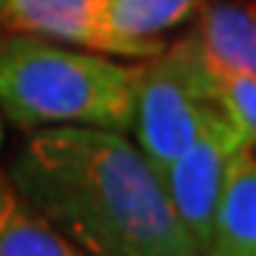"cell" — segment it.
Instances as JSON below:
<instances>
[{"instance_id": "ba28073f", "label": "cell", "mask_w": 256, "mask_h": 256, "mask_svg": "<svg viewBox=\"0 0 256 256\" xmlns=\"http://www.w3.org/2000/svg\"><path fill=\"white\" fill-rule=\"evenodd\" d=\"M208 0H102V23L131 60H146L165 48L162 34L182 26Z\"/></svg>"}, {"instance_id": "3957f363", "label": "cell", "mask_w": 256, "mask_h": 256, "mask_svg": "<svg viewBox=\"0 0 256 256\" xmlns=\"http://www.w3.org/2000/svg\"><path fill=\"white\" fill-rule=\"evenodd\" d=\"M220 108L205 97L191 57L180 43L134 63V146L162 174Z\"/></svg>"}, {"instance_id": "8992f818", "label": "cell", "mask_w": 256, "mask_h": 256, "mask_svg": "<svg viewBox=\"0 0 256 256\" xmlns=\"http://www.w3.org/2000/svg\"><path fill=\"white\" fill-rule=\"evenodd\" d=\"M180 46L202 68L256 74V0H208Z\"/></svg>"}, {"instance_id": "6da1fadb", "label": "cell", "mask_w": 256, "mask_h": 256, "mask_svg": "<svg viewBox=\"0 0 256 256\" xmlns=\"http://www.w3.org/2000/svg\"><path fill=\"white\" fill-rule=\"evenodd\" d=\"M3 171L32 208L88 256H196L160 174L128 134L32 131Z\"/></svg>"}, {"instance_id": "7a4b0ae2", "label": "cell", "mask_w": 256, "mask_h": 256, "mask_svg": "<svg viewBox=\"0 0 256 256\" xmlns=\"http://www.w3.org/2000/svg\"><path fill=\"white\" fill-rule=\"evenodd\" d=\"M0 114L20 131H131L134 66L34 34L0 40Z\"/></svg>"}, {"instance_id": "5b68a950", "label": "cell", "mask_w": 256, "mask_h": 256, "mask_svg": "<svg viewBox=\"0 0 256 256\" xmlns=\"http://www.w3.org/2000/svg\"><path fill=\"white\" fill-rule=\"evenodd\" d=\"M0 23L18 34L128 57L122 43L102 23V0H0Z\"/></svg>"}, {"instance_id": "52a82bcc", "label": "cell", "mask_w": 256, "mask_h": 256, "mask_svg": "<svg viewBox=\"0 0 256 256\" xmlns=\"http://www.w3.org/2000/svg\"><path fill=\"white\" fill-rule=\"evenodd\" d=\"M202 256H256V146L245 140L230 160Z\"/></svg>"}, {"instance_id": "9c48e42d", "label": "cell", "mask_w": 256, "mask_h": 256, "mask_svg": "<svg viewBox=\"0 0 256 256\" xmlns=\"http://www.w3.org/2000/svg\"><path fill=\"white\" fill-rule=\"evenodd\" d=\"M0 256H88L34 210L0 168Z\"/></svg>"}, {"instance_id": "277c9868", "label": "cell", "mask_w": 256, "mask_h": 256, "mask_svg": "<svg viewBox=\"0 0 256 256\" xmlns=\"http://www.w3.org/2000/svg\"><path fill=\"white\" fill-rule=\"evenodd\" d=\"M239 146V131L222 114H216L194 137L191 146L160 174L174 220L196 256H202L208 248L214 210Z\"/></svg>"}, {"instance_id": "30bf717a", "label": "cell", "mask_w": 256, "mask_h": 256, "mask_svg": "<svg viewBox=\"0 0 256 256\" xmlns=\"http://www.w3.org/2000/svg\"><path fill=\"white\" fill-rule=\"evenodd\" d=\"M185 52V48H182ZM188 54V52H185ZM191 57V54H188ZM194 63V57H191ZM205 97L220 114L239 131V137L256 146V74L248 72H222V68H202L194 63Z\"/></svg>"}, {"instance_id": "8fae6325", "label": "cell", "mask_w": 256, "mask_h": 256, "mask_svg": "<svg viewBox=\"0 0 256 256\" xmlns=\"http://www.w3.org/2000/svg\"><path fill=\"white\" fill-rule=\"evenodd\" d=\"M0 148H3V114H0Z\"/></svg>"}]
</instances>
